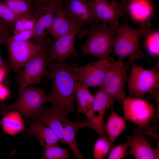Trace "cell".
Segmentation results:
<instances>
[{
    "label": "cell",
    "instance_id": "6da1fadb",
    "mask_svg": "<svg viewBox=\"0 0 159 159\" xmlns=\"http://www.w3.org/2000/svg\"><path fill=\"white\" fill-rule=\"evenodd\" d=\"M47 66L52 85L48 95L51 104L50 109L67 117L69 114L74 112V102L78 81L66 61L52 62L47 63Z\"/></svg>",
    "mask_w": 159,
    "mask_h": 159
},
{
    "label": "cell",
    "instance_id": "ba28073f",
    "mask_svg": "<svg viewBox=\"0 0 159 159\" xmlns=\"http://www.w3.org/2000/svg\"><path fill=\"white\" fill-rule=\"evenodd\" d=\"M122 110L126 120L137 126L148 128V124L155 115L153 105L143 98L128 97L122 101Z\"/></svg>",
    "mask_w": 159,
    "mask_h": 159
},
{
    "label": "cell",
    "instance_id": "e0dca14e",
    "mask_svg": "<svg viewBox=\"0 0 159 159\" xmlns=\"http://www.w3.org/2000/svg\"><path fill=\"white\" fill-rule=\"evenodd\" d=\"M77 30L86 34L88 31L83 30L65 15L62 6H57L55 14L49 33L55 41L61 36L72 31Z\"/></svg>",
    "mask_w": 159,
    "mask_h": 159
},
{
    "label": "cell",
    "instance_id": "1f68e13d",
    "mask_svg": "<svg viewBox=\"0 0 159 159\" xmlns=\"http://www.w3.org/2000/svg\"><path fill=\"white\" fill-rule=\"evenodd\" d=\"M34 34V30L33 29L20 32L14 34L13 36L10 35V38L15 41H29V40L32 37Z\"/></svg>",
    "mask_w": 159,
    "mask_h": 159
},
{
    "label": "cell",
    "instance_id": "5b68a950",
    "mask_svg": "<svg viewBox=\"0 0 159 159\" xmlns=\"http://www.w3.org/2000/svg\"><path fill=\"white\" fill-rule=\"evenodd\" d=\"M131 62H124L123 59L119 58L115 62H109L103 81L99 86L110 95L113 101L122 103L126 98L124 91L128 80L127 72Z\"/></svg>",
    "mask_w": 159,
    "mask_h": 159
},
{
    "label": "cell",
    "instance_id": "277c9868",
    "mask_svg": "<svg viewBox=\"0 0 159 159\" xmlns=\"http://www.w3.org/2000/svg\"><path fill=\"white\" fill-rule=\"evenodd\" d=\"M19 92L18 98L14 103L1 104V116L11 111H16L22 115L27 121L44 103L49 102L48 95H45L41 87L28 86Z\"/></svg>",
    "mask_w": 159,
    "mask_h": 159
},
{
    "label": "cell",
    "instance_id": "e575fe53",
    "mask_svg": "<svg viewBox=\"0 0 159 159\" xmlns=\"http://www.w3.org/2000/svg\"><path fill=\"white\" fill-rule=\"evenodd\" d=\"M9 95L8 89L3 85L0 83V100H4L7 98Z\"/></svg>",
    "mask_w": 159,
    "mask_h": 159
},
{
    "label": "cell",
    "instance_id": "4dcf8cb0",
    "mask_svg": "<svg viewBox=\"0 0 159 159\" xmlns=\"http://www.w3.org/2000/svg\"><path fill=\"white\" fill-rule=\"evenodd\" d=\"M129 147L128 143L120 144L114 146L110 150L108 154V159H122L128 154L127 149Z\"/></svg>",
    "mask_w": 159,
    "mask_h": 159
},
{
    "label": "cell",
    "instance_id": "484cf974",
    "mask_svg": "<svg viewBox=\"0 0 159 159\" xmlns=\"http://www.w3.org/2000/svg\"><path fill=\"white\" fill-rule=\"evenodd\" d=\"M108 137H102L97 139L93 147V159H103L108 154L114 146Z\"/></svg>",
    "mask_w": 159,
    "mask_h": 159
},
{
    "label": "cell",
    "instance_id": "4fadbf2b",
    "mask_svg": "<svg viewBox=\"0 0 159 159\" xmlns=\"http://www.w3.org/2000/svg\"><path fill=\"white\" fill-rule=\"evenodd\" d=\"M85 34L79 31L74 30L54 41L47 50V63L54 60L65 62L70 56H76L77 52L74 46L75 37H80Z\"/></svg>",
    "mask_w": 159,
    "mask_h": 159
},
{
    "label": "cell",
    "instance_id": "603a6c76",
    "mask_svg": "<svg viewBox=\"0 0 159 159\" xmlns=\"http://www.w3.org/2000/svg\"><path fill=\"white\" fill-rule=\"evenodd\" d=\"M111 108V112L107 117L105 128L108 138L111 141L114 142L126 129V125L124 118L114 111L113 106Z\"/></svg>",
    "mask_w": 159,
    "mask_h": 159
},
{
    "label": "cell",
    "instance_id": "d590c367",
    "mask_svg": "<svg viewBox=\"0 0 159 159\" xmlns=\"http://www.w3.org/2000/svg\"><path fill=\"white\" fill-rule=\"evenodd\" d=\"M9 69H7L5 68H0V83L4 79L7 73L9 72Z\"/></svg>",
    "mask_w": 159,
    "mask_h": 159
},
{
    "label": "cell",
    "instance_id": "f1b7e54d",
    "mask_svg": "<svg viewBox=\"0 0 159 159\" xmlns=\"http://www.w3.org/2000/svg\"><path fill=\"white\" fill-rule=\"evenodd\" d=\"M145 46L148 52L152 56L158 57L159 55V32H152L145 37Z\"/></svg>",
    "mask_w": 159,
    "mask_h": 159
},
{
    "label": "cell",
    "instance_id": "ffe728a7",
    "mask_svg": "<svg viewBox=\"0 0 159 159\" xmlns=\"http://www.w3.org/2000/svg\"><path fill=\"white\" fill-rule=\"evenodd\" d=\"M61 123L62 137L64 144L73 152L76 159H85L78 148L76 140V135L78 130L85 127L84 122L76 120L72 122L67 117H65L62 119Z\"/></svg>",
    "mask_w": 159,
    "mask_h": 159
},
{
    "label": "cell",
    "instance_id": "8d00e7d4",
    "mask_svg": "<svg viewBox=\"0 0 159 159\" xmlns=\"http://www.w3.org/2000/svg\"><path fill=\"white\" fill-rule=\"evenodd\" d=\"M4 67L9 69L2 59L0 54V68Z\"/></svg>",
    "mask_w": 159,
    "mask_h": 159
},
{
    "label": "cell",
    "instance_id": "7c38bea8",
    "mask_svg": "<svg viewBox=\"0 0 159 159\" xmlns=\"http://www.w3.org/2000/svg\"><path fill=\"white\" fill-rule=\"evenodd\" d=\"M109 62L106 59H99L80 67L75 65L70 66V68L78 81L83 85L88 88L99 87L103 81Z\"/></svg>",
    "mask_w": 159,
    "mask_h": 159
},
{
    "label": "cell",
    "instance_id": "52a82bcc",
    "mask_svg": "<svg viewBox=\"0 0 159 159\" xmlns=\"http://www.w3.org/2000/svg\"><path fill=\"white\" fill-rule=\"evenodd\" d=\"M131 64L127 86L129 97L143 98L146 93L159 89V73L157 70L145 69L134 62Z\"/></svg>",
    "mask_w": 159,
    "mask_h": 159
},
{
    "label": "cell",
    "instance_id": "30bf717a",
    "mask_svg": "<svg viewBox=\"0 0 159 159\" xmlns=\"http://www.w3.org/2000/svg\"><path fill=\"white\" fill-rule=\"evenodd\" d=\"M6 44L7 47L10 65L18 72L42 49L41 44H35L29 41H15L10 37Z\"/></svg>",
    "mask_w": 159,
    "mask_h": 159
},
{
    "label": "cell",
    "instance_id": "f546056e",
    "mask_svg": "<svg viewBox=\"0 0 159 159\" xmlns=\"http://www.w3.org/2000/svg\"><path fill=\"white\" fill-rule=\"evenodd\" d=\"M20 17L12 10L0 2V20L9 26L14 25Z\"/></svg>",
    "mask_w": 159,
    "mask_h": 159
},
{
    "label": "cell",
    "instance_id": "83f0119b",
    "mask_svg": "<svg viewBox=\"0 0 159 159\" xmlns=\"http://www.w3.org/2000/svg\"><path fill=\"white\" fill-rule=\"evenodd\" d=\"M35 24V20L32 14L25 15L19 18L14 24V34L20 32L33 29Z\"/></svg>",
    "mask_w": 159,
    "mask_h": 159
},
{
    "label": "cell",
    "instance_id": "8fae6325",
    "mask_svg": "<svg viewBox=\"0 0 159 159\" xmlns=\"http://www.w3.org/2000/svg\"><path fill=\"white\" fill-rule=\"evenodd\" d=\"M94 100L89 118L84 121L85 127L90 128L102 137H107L104 117L106 110L113 106L114 101L110 96L99 89L94 95Z\"/></svg>",
    "mask_w": 159,
    "mask_h": 159
},
{
    "label": "cell",
    "instance_id": "ac0fdd59",
    "mask_svg": "<svg viewBox=\"0 0 159 159\" xmlns=\"http://www.w3.org/2000/svg\"><path fill=\"white\" fill-rule=\"evenodd\" d=\"M65 118L58 112L43 106L40 107L27 122L33 120L39 121L49 127L56 135L59 141L64 144L62 139V121Z\"/></svg>",
    "mask_w": 159,
    "mask_h": 159
},
{
    "label": "cell",
    "instance_id": "7a4b0ae2",
    "mask_svg": "<svg viewBox=\"0 0 159 159\" xmlns=\"http://www.w3.org/2000/svg\"><path fill=\"white\" fill-rule=\"evenodd\" d=\"M151 27L150 23L142 21L138 28H133L126 18L124 23L115 31L113 44L114 53L120 58H128L131 63L144 57L140 42L143 36L145 37L152 32Z\"/></svg>",
    "mask_w": 159,
    "mask_h": 159
},
{
    "label": "cell",
    "instance_id": "4316f807",
    "mask_svg": "<svg viewBox=\"0 0 159 159\" xmlns=\"http://www.w3.org/2000/svg\"><path fill=\"white\" fill-rule=\"evenodd\" d=\"M69 157L68 149L61 148L58 144L45 148L41 159H67Z\"/></svg>",
    "mask_w": 159,
    "mask_h": 159
},
{
    "label": "cell",
    "instance_id": "8992f818",
    "mask_svg": "<svg viewBox=\"0 0 159 159\" xmlns=\"http://www.w3.org/2000/svg\"><path fill=\"white\" fill-rule=\"evenodd\" d=\"M53 42L50 39H44L41 44V50L25 64L18 79L19 91L31 85L38 84L43 78L48 77L49 73L47 68V52Z\"/></svg>",
    "mask_w": 159,
    "mask_h": 159
},
{
    "label": "cell",
    "instance_id": "44dd1931",
    "mask_svg": "<svg viewBox=\"0 0 159 159\" xmlns=\"http://www.w3.org/2000/svg\"><path fill=\"white\" fill-rule=\"evenodd\" d=\"M89 88L78 82L75 90V97L77 103V111L85 114L89 118L94 100V96Z\"/></svg>",
    "mask_w": 159,
    "mask_h": 159
},
{
    "label": "cell",
    "instance_id": "5bb4252c",
    "mask_svg": "<svg viewBox=\"0 0 159 159\" xmlns=\"http://www.w3.org/2000/svg\"><path fill=\"white\" fill-rule=\"evenodd\" d=\"M94 11L95 15L102 24L110 26L116 31L120 27L119 19L124 15L127 10L126 5L114 1L95 0Z\"/></svg>",
    "mask_w": 159,
    "mask_h": 159
},
{
    "label": "cell",
    "instance_id": "2e32d148",
    "mask_svg": "<svg viewBox=\"0 0 159 159\" xmlns=\"http://www.w3.org/2000/svg\"><path fill=\"white\" fill-rule=\"evenodd\" d=\"M56 6L50 4L39 6L34 10L32 15L35 20L32 42L41 44L49 33L56 10Z\"/></svg>",
    "mask_w": 159,
    "mask_h": 159
},
{
    "label": "cell",
    "instance_id": "74e56055",
    "mask_svg": "<svg viewBox=\"0 0 159 159\" xmlns=\"http://www.w3.org/2000/svg\"><path fill=\"white\" fill-rule=\"evenodd\" d=\"M133 0H121V4L126 5L129 3Z\"/></svg>",
    "mask_w": 159,
    "mask_h": 159
},
{
    "label": "cell",
    "instance_id": "9a60e30c",
    "mask_svg": "<svg viewBox=\"0 0 159 159\" xmlns=\"http://www.w3.org/2000/svg\"><path fill=\"white\" fill-rule=\"evenodd\" d=\"M134 135H128V153L136 159H157L159 158V148H153L146 139L143 128H133Z\"/></svg>",
    "mask_w": 159,
    "mask_h": 159
},
{
    "label": "cell",
    "instance_id": "d6a6232c",
    "mask_svg": "<svg viewBox=\"0 0 159 159\" xmlns=\"http://www.w3.org/2000/svg\"><path fill=\"white\" fill-rule=\"evenodd\" d=\"M35 9L38 7L50 4L62 6L65 0H29Z\"/></svg>",
    "mask_w": 159,
    "mask_h": 159
},
{
    "label": "cell",
    "instance_id": "836d02e7",
    "mask_svg": "<svg viewBox=\"0 0 159 159\" xmlns=\"http://www.w3.org/2000/svg\"><path fill=\"white\" fill-rule=\"evenodd\" d=\"M10 35L8 26L0 20V44H6Z\"/></svg>",
    "mask_w": 159,
    "mask_h": 159
},
{
    "label": "cell",
    "instance_id": "3957f363",
    "mask_svg": "<svg viewBox=\"0 0 159 159\" xmlns=\"http://www.w3.org/2000/svg\"><path fill=\"white\" fill-rule=\"evenodd\" d=\"M90 25L89 36L82 47V55L112 62L110 55L114 53L113 44L115 31L107 25L94 23Z\"/></svg>",
    "mask_w": 159,
    "mask_h": 159
},
{
    "label": "cell",
    "instance_id": "7402d4cb",
    "mask_svg": "<svg viewBox=\"0 0 159 159\" xmlns=\"http://www.w3.org/2000/svg\"><path fill=\"white\" fill-rule=\"evenodd\" d=\"M21 114L16 111L6 114L0 121L4 132L14 136L25 129Z\"/></svg>",
    "mask_w": 159,
    "mask_h": 159
},
{
    "label": "cell",
    "instance_id": "d4e9b609",
    "mask_svg": "<svg viewBox=\"0 0 159 159\" xmlns=\"http://www.w3.org/2000/svg\"><path fill=\"white\" fill-rule=\"evenodd\" d=\"M1 2L20 17L32 14L34 10L29 0H4Z\"/></svg>",
    "mask_w": 159,
    "mask_h": 159
},
{
    "label": "cell",
    "instance_id": "d6986e66",
    "mask_svg": "<svg viewBox=\"0 0 159 159\" xmlns=\"http://www.w3.org/2000/svg\"><path fill=\"white\" fill-rule=\"evenodd\" d=\"M28 123L29 125L26 131V134L36 138L42 146L45 148L58 144L59 138L46 125L37 120H32Z\"/></svg>",
    "mask_w": 159,
    "mask_h": 159
},
{
    "label": "cell",
    "instance_id": "9c48e42d",
    "mask_svg": "<svg viewBox=\"0 0 159 159\" xmlns=\"http://www.w3.org/2000/svg\"><path fill=\"white\" fill-rule=\"evenodd\" d=\"M94 0H65V15L82 30L87 25L100 22L94 11Z\"/></svg>",
    "mask_w": 159,
    "mask_h": 159
},
{
    "label": "cell",
    "instance_id": "cb8c5ba5",
    "mask_svg": "<svg viewBox=\"0 0 159 159\" xmlns=\"http://www.w3.org/2000/svg\"><path fill=\"white\" fill-rule=\"evenodd\" d=\"M126 6L132 17L137 21H144L152 13V7L148 0H133Z\"/></svg>",
    "mask_w": 159,
    "mask_h": 159
}]
</instances>
